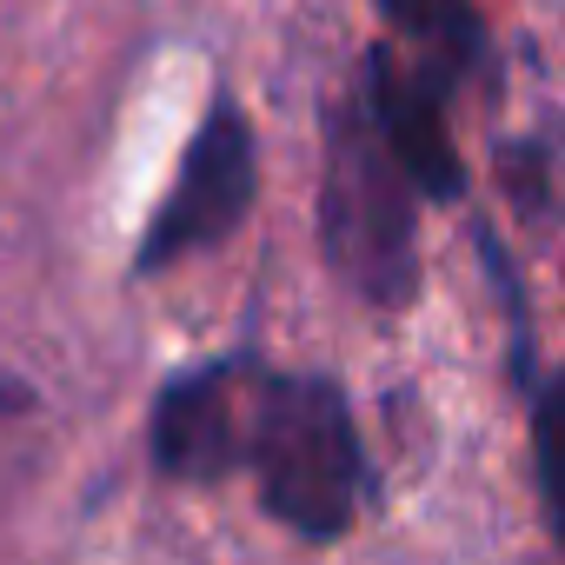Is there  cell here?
<instances>
[{
    "instance_id": "cell-7",
    "label": "cell",
    "mask_w": 565,
    "mask_h": 565,
    "mask_svg": "<svg viewBox=\"0 0 565 565\" xmlns=\"http://www.w3.org/2000/svg\"><path fill=\"white\" fill-rule=\"evenodd\" d=\"M472 239H479V259H486V279H492V294H499V313H505V333H512V386L525 393V399H539L545 386H558L545 366H539V333H532V300H525V279H519V266L505 259V239L479 220L472 226Z\"/></svg>"
},
{
    "instance_id": "cell-5",
    "label": "cell",
    "mask_w": 565,
    "mask_h": 565,
    "mask_svg": "<svg viewBox=\"0 0 565 565\" xmlns=\"http://www.w3.org/2000/svg\"><path fill=\"white\" fill-rule=\"evenodd\" d=\"M259 353H226L193 373H180L147 419V459L160 479L180 486H213L233 472V439H239V393Z\"/></svg>"
},
{
    "instance_id": "cell-2",
    "label": "cell",
    "mask_w": 565,
    "mask_h": 565,
    "mask_svg": "<svg viewBox=\"0 0 565 565\" xmlns=\"http://www.w3.org/2000/svg\"><path fill=\"white\" fill-rule=\"evenodd\" d=\"M320 239L333 279L373 313H406L419 300V193L347 87L327 114L320 173Z\"/></svg>"
},
{
    "instance_id": "cell-6",
    "label": "cell",
    "mask_w": 565,
    "mask_h": 565,
    "mask_svg": "<svg viewBox=\"0 0 565 565\" xmlns=\"http://www.w3.org/2000/svg\"><path fill=\"white\" fill-rule=\"evenodd\" d=\"M386 28L399 34V47H413L406 61H419L433 81L466 87L486 61V21L472 0H380Z\"/></svg>"
},
{
    "instance_id": "cell-8",
    "label": "cell",
    "mask_w": 565,
    "mask_h": 565,
    "mask_svg": "<svg viewBox=\"0 0 565 565\" xmlns=\"http://www.w3.org/2000/svg\"><path fill=\"white\" fill-rule=\"evenodd\" d=\"M499 173H505V200L532 220L552 213V147L545 140H512L499 147Z\"/></svg>"
},
{
    "instance_id": "cell-1",
    "label": "cell",
    "mask_w": 565,
    "mask_h": 565,
    "mask_svg": "<svg viewBox=\"0 0 565 565\" xmlns=\"http://www.w3.org/2000/svg\"><path fill=\"white\" fill-rule=\"evenodd\" d=\"M233 472H253L259 512L307 545H333L366 512V452L333 373H273L253 360L239 393Z\"/></svg>"
},
{
    "instance_id": "cell-3",
    "label": "cell",
    "mask_w": 565,
    "mask_h": 565,
    "mask_svg": "<svg viewBox=\"0 0 565 565\" xmlns=\"http://www.w3.org/2000/svg\"><path fill=\"white\" fill-rule=\"evenodd\" d=\"M253 200H259V134L220 94L200 114V127H193V140H186V153L173 167V186L160 193L153 220L140 226L134 273L153 279V273H167L180 259H200V253L226 246L246 226Z\"/></svg>"
},
{
    "instance_id": "cell-4",
    "label": "cell",
    "mask_w": 565,
    "mask_h": 565,
    "mask_svg": "<svg viewBox=\"0 0 565 565\" xmlns=\"http://www.w3.org/2000/svg\"><path fill=\"white\" fill-rule=\"evenodd\" d=\"M366 120L380 127L386 153L399 160V173L413 180L419 200L452 206L466 193V167H459V140H452V87L433 81L419 61L393 54V47H366L360 54V81H353Z\"/></svg>"
}]
</instances>
